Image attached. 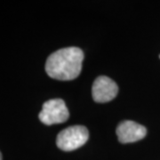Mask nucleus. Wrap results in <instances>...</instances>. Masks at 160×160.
Returning a JSON list of instances; mask_svg holds the SVG:
<instances>
[{"instance_id":"20e7f679","label":"nucleus","mask_w":160,"mask_h":160,"mask_svg":"<svg viewBox=\"0 0 160 160\" xmlns=\"http://www.w3.org/2000/svg\"><path fill=\"white\" fill-rule=\"evenodd\" d=\"M118 92V85L108 77L101 76L94 80L92 87V94L94 102L104 103L113 100Z\"/></svg>"},{"instance_id":"39448f33","label":"nucleus","mask_w":160,"mask_h":160,"mask_svg":"<svg viewBox=\"0 0 160 160\" xmlns=\"http://www.w3.org/2000/svg\"><path fill=\"white\" fill-rule=\"evenodd\" d=\"M147 130L142 125L131 120L121 122L117 127V135L121 143L138 142L146 136Z\"/></svg>"},{"instance_id":"f03ea898","label":"nucleus","mask_w":160,"mask_h":160,"mask_svg":"<svg viewBox=\"0 0 160 160\" xmlns=\"http://www.w3.org/2000/svg\"><path fill=\"white\" fill-rule=\"evenodd\" d=\"M87 128L83 126H69L58 134L56 144L64 151H72L82 147L88 141Z\"/></svg>"},{"instance_id":"7ed1b4c3","label":"nucleus","mask_w":160,"mask_h":160,"mask_svg":"<svg viewBox=\"0 0 160 160\" xmlns=\"http://www.w3.org/2000/svg\"><path fill=\"white\" fill-rule=\"evenodd\" d=\"M69 117V110L62 99H52L46 102L38 115L40 121L46 126L64 123Z\"/></svg>"},{"instance_id":"0eeeda50","label":"nucleus","mask_w":160,"mask_h":160,"mask_svg":"<svg viewBox=\"0 0 160 160\" xmlns=\"http://www.w3.org/2000/svg\"><path fill=\"white\" fill-rule=\"evenodd\" d=\"M159 58H160V55H159Z\"/></svg>"},{"instance_id":"423d86ee","label":"nucleus","mask_w":160,"mask_h":160,"mask_svg":"<svg viewBox=\"0 0 160 160\" xmlns=\"http://www.w3.org/2000/svg\"><path fill=\"white\" fill-rule=\"evenodd\" d=\"M0 160H2V154H1V152H0Z\"/></svg>"},{"instance_id":"f257e3e1","label":"nucleus","mask_w":160,"mask_h":160,"mask_svg":"<svg viewBox=\"0 0 160 160\" xmlns=\"http://www.w3.org/2000/svg\"><path fill=\"white\" fill-rule=\"evenodd\" d=\"M84 52L78 47H67L52 52L47 58L46 71L54 79L69 81L77 78L82 69Z\"/></svg>"}]
</instances>
